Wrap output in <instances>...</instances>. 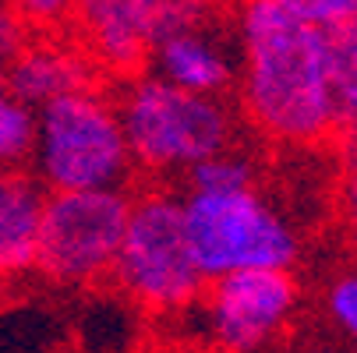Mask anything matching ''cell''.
Returning <instances> with one entry per match:
<instances>
[{"instance_id":"obj_1","label":"cell","mask_w":357,"mask_h":353,"mask_svg":"<svg viewBox=\"0 0 357 353\" xmlns=\"http://www.w3.org/2000/svg\"><path fill=\"white\" fill-rule=\"evenodd\" d=\"M237 81L251 127L283 145H315L336 134L326 29L276 8L244 0L237 18Z\"/></svg>"},{"instance_id":"obj_2","label":"cell","mask_w":357,"mask_h":353,"mask_svg":"<svg viewBox=\"0 0 357 353\" xmlns=\"http://www.w3.org/2000/svg\"><path fill=\"white\" fill-rule=\"evenodd\" d=\"M117 113L131 163L149 173H188L198 159L234 145V113L223 95L188 92L160 74L128 78Z\"/></svg>"},{"instance_id":"obj_3","label":"cell","mask_w":357,"mask_h":353,"mask_svg":"<svg viewBox=\"0 0 357 353\" xmlns=\"http://www.w3.org/2000/svg\"><path fill=\"white\" fill-rule=\"evenodd\" d=\"M29 163L46 191L124 187L135 163L117 103L92 85L39 107Z\"/></svg>"},{"instance_id":"obj_4","label":"cell","mask_w":357,"mask_h":353,"mask_svg":"<svg viewBox=\"0 0 357 353\" xmlns=\"http://www.w3.org/2000/svg\"><path fill=\"white\" fill-rule=\"evenodd\" d=\"M184 233L206 279L241 269H290L301 255L294 223L259 194L244 191H188Z\"/></svg>"},{"instance_id":"obj_5","label":"cell","mask_w":357,"mask_h":353,"mask_svg":"<svg viewBox=\"0 0 357 353\" xmlns=\"http://www.w3.org/2000/svg\"><path fill=\"white\" fill-rule=\"evenodd\" d=\"M117 286L149 311H184L202 297V276L184 233V205L170 191L131 198L124 237L114 258Z\"/></svg>"},{"instance_id":"obj_6","label":"cell","mask_w":357,"mask_h":353,"mask_svg":"<svg viewBox=\"0 0 357 353\" xmlns=\"http://www.w3.org/2000/svg\"><path fill=\"white\" fill-rule=\"evenodd\" d=\"M131 194L124 187L46 191L36 233V262L61 286H92L114 272Z\"/></svg>"},{"instance_id":"obj_7","label":"cell","mask_w":357,"mask_h":353,"mask_svg":"<svg viewBox=\"0 0 357 353\" xmlns=\"http://www.w3.org/2000/svg\"><path fill=\"white\" fill-rule=\"evenodd\" d=\"M301 286L290 269H241L202 286L209 339L227 353H255L283 332L297 311Z\"/></svg>"},{"instance_id":"obj_8","label":"cell","mask_w":357,"mask_h":353,"mask_svg":"<svg viewBox=\"0 0 357 353\" xmlns=\"http://www.w3.org/2000/svg\"><path fill=\"white\" fill-rule=\"evenodd\" d=\"M96 74H99V68L89 61V54L78 42L61 39L57 32H43V36H29L22 42V49L11 57L0 81L25 107L39 110L68 92L92 88Z\"/></svg>"},{"instance_id":"obj_9","label":"cell","mask_w":357,"mask_h":353,"mask_svg":"<svg viewBox=\"0 0 357 353\" xmlns=\"http://www.w3.org/2000/svg\"><path fill=\"white\" fill-rule=\"evenodd\" d=\"M75 42L99 71L131 78L149 61V42L138 22V0H75Z\"/></svg>"},{"instance_id":"obj_10","label":"cell","mask_w":357,"mask_h":353,"mask_svg":"<svg viewBox=\"0 0 357 353\" xmlns=\"http://www.w3.org/2000/svg\"><path fill=\"white\" fill-rule=\"evenodd\" d=\"M152 74H160L188 92L227 95L237 85V54L234 46L213 32V25H198L174 32L152 46Z\"/></svg>"},{"instance_id":"obj_11","label":"cell","mask_w":357,"mask_h":353,"mask_svg":"<svg viewBox=\"0 0 357 353\" xmlns=\"http://www.w3.org/2000/svg\"><path fill=\"white\" fill-rule=\"evenodd\" d=\"M43 198V184L25 170H0V276L32 269Z\"/></svg>"},{"instance_id":"obj_12","label":"cell","mask_w":357,"mask_h":353,"mask_svg":"<svg viewBox=\"0 0 357 353\" xmlns=\"http://www.w3.org/2000/svg\"><path fill=\"white\" fill-rule=\"evenodd\" d=\"M326 71L336 131L357 124V18L326 29Z\"/></svg>"},{"instance_id":"obj_13","label":"cell","mask_w":357,"mask_h":353,"mask_svg":"<svg viewBox=\"0 0 357 353\" xmlns=\"http://www.w3.org/2000/svg\"><path fill=\"white\" fill-rule=\"evenodd\" d=\"M188 191H244L259 187V166L248 152L227 145L220 152L198 159L188 173Z\"/></svg>"},{"instance_id":"obj_14","label":"cell","mask_w":357,"mask_h":353,"mask_svg":"<svg viewBox=\"0 0 357 353\" xmlns=\"http://www.w3.org/2000/svg\"><path fill=\"white\" fill-rule=\"evenodd\" d=\"M36 141V110L25 107L0 81V170H22L32 159Z\"/></svg>"},{"instance_id":"obj_15","label":"cell","mask_w":357,"mask_h":353,"mask_svg":"<svg viewBox=\"0 0 357 353\" xmlns=\"http://www.w3.org/2000/svg\"><path fill=\"white\" fill-rule=\"evenodd\" d=\"M273 4L315 29H333L357 18V0H273Z\"/></svg>"},{"instance_id":"obj_16","label":"cell","mask_w":357,"mask_h":353,"mask_svg":"<svg viewBox=\"0 0 357 353\" xmlns=\"http://www.w3.org/2000/svg\"><path fill=\"white\" fill-rule=\"evenodd\" d=\"M340 212L347 219V226L357 233V124L340 131Z\"/></svg>"},{"instance_id":"obj_17","label":"cell","mask_w":357,"mask_h":353,"mask_svg":"<svg viewBox=\"0 0 357 353\" xmlns=\"http://www.w3.org/2000/svg\"><path fill=\"white\" fill-rule=\"evenodd\" d=\"M8 4L29 32H61L75 15V0H8Z\"/></svg>"},{"instance_id":"obj_18","label":"cell","mask_w":357,"mask_h":353,"mask_svg":"<svg viewBox=\"0 0 357 353\" xmlns=\"http://www.w3.org/2000/svg\"><path fill=\"white\" fill-rule=\"evenodd\" d=\"M326 304H329L333 322H336L350 339H357V272H343V276L329 286Z\"/></svg>"},{"instance_id":"obj_19","label":"cell","mask_w":357,"mask_h":353,"mask_svg":"<svg viewBox=\"0 0 357 353\" xmlns=\"http://www.w3.org/2000/svg\"><path fill=\"white\" fill-rule=\"evenodd\" d=\"M29 36L32 32L22 25V18L15 15V8L8 4V0H0V74H4V68L11 64V57L22 49V42Z\"/></svg>"},{"instance_id":"obj_20","label":"cell","mask_w":357,"mask_h":353,"mask_svg":"<svg viewBox=\"0 0 357 353\" xmlns=\"http://www.w3.org/2000/svg\"><path fill=\"white\" fill-rule=\"evenodd\" d=\"M4 297H8V290H4V276H0V308H4Z\"/></svg>"}]
</instances>
